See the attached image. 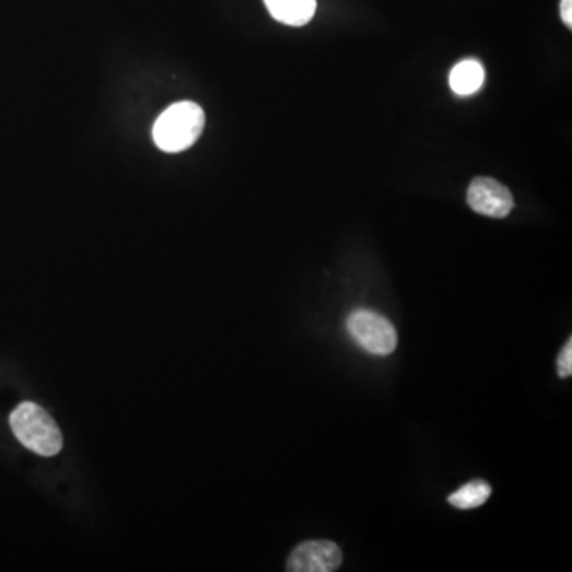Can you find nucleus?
<instances>
[{"label": "nucleus", "mask_w": 572, "mask_h": 572, "mask_svg": "<svg viewBox=\"0 0 572 572\" xmlns=\"http://www.w3.org/2000/svg\"><path fill=\"white\" fill-rule=\"evenodd\" d=\"M206 126V114L195 102L167 107L153 126V140L164 153H180L195 145Z\"/></svg>", "instance_id": "nucleus-1"}, {"label": "nucleus", "mask_w": 572, "mask_h": 572, "mask_svg": "<svg viewBox=\"0 0 572 572\" xmlns=\"http://www.w3.org/2000/svg\"><path fill=\"white\" fill-rule=\"evenodd\" d=\"M10 427L17 441L34 454L52 456L61 452L62 434L58 424L35 402H21L10 416Z\"/></svg>", "instance_id": "nucleus-2"}, {"label": "nucleus", "mask_w": 572, "mask_h": 572, "mask_svg": "<svg viewBox=\"0 0 572 572\" xmlns=\"http://www.w3.org/2000/svg\"><path fill=\"white\" fill-rule=\"evenodd\" d=\"M347 329L357 340L358 346L370 353L385 357L395 352L398 346L395 326L375 312L363 311V308L354 311L347 320Z\"/></svg>", "instance_id": "nucleus-3"}, {"label": "nucleus", "mask_w": 572, "mask_h": 572, "mask_svg": "<svg viewBox=\"0 0 572 572\" xmlns=\"http://www.w3.org/2000/svg\"><path fill=\"white\" fill-rule=\"evenodd\" d=\"M342 564V552L331 540H307L301 544L287 563L291 572H332Z\"/></svg>", "instance_id": "nucleus-4"}, {"label": "nucleus", "mask_w": 572, "mask_h": 572, "mask_svg": "<svg viewBox=\"0 0 572 572\" xmlns=\"http://www.w3.org/2000/svg\"><path fill=\"white\" fill-rule=\"evenodd\" d=\"M468 203L474 212L491 219H504L514 209L511 191L493 178H474L468 189Z\"/></svg>", "instance_id": "nucleus-5"}, {"label": "nucleus", "mask_w": 572, "mask_h": 572, "mask_svg": "<svg viewBox=\"0 0 572 572\" xmlns=\"http://www.w3.org/2000/svg\"><path fill=\"white\" fill-rule=\"evenodd\" d=\"M270 16L287 26L300 27L311 23L317 0H265Z\"/></svg>", "instance_id": "nucleus-6"}, {"label": "nucleus", "mask_w": 572, "mask_h": 572, "mask_svg": "<svg viewBox=\"0 0 572 572\" xmlns=\"http://www.w3.org/2000/svg\"><path fill=\"white\" fill-rule=\"evenodd\" d=\"M486 80V70L476 59L458 62L451 72V87L458 96H471L477 93Z\"/></svg>", "instance_id": "nucleus-7"}, {"label": "nucleus", "mask_w": 572, "mask_h": 572, "mask_svg": "<svg viewBox=\"0 0 572 572\" xmlns=\"http://www.w3.org/2000/svg\"><path fill=\"white\" fill-rule=\"evenodd\" d=\"M491 497V487L483 480H474L448 497V503L458 509H476L486 504Z\"/></svg>", "instance_id": "nucleus-8"}, {"label": "nucleus", "mask_w": 572, "mask_h": 572, "mask_svg": "<svg viewBox=\"0 0 572 572\" xmlns=\"http://www.w3.org/2000/svg\"><path fill=\"white\" fill-rule=\"evenodd\" d=\"M572 372V340H568L564 349L561 350L560 357H558V374L561 378L570 377Z\"/></svg>", "instance_id": "nucleus-9"}, {"label": "nucleus", "mask_w": 572, "mask_h": 572, "mask_svg": "<svg viewBox=\"0 0 572 572\" xmlns=\"http://www.w3.org/2000/svg\"><path fill=\"white\" fill-rule=\"evenodd\" d=\"M572 0H561V20L567 24L568 27H572V12H571Z\"/></svg>", "instance_id": "nucleus-10"}]
</instances>
